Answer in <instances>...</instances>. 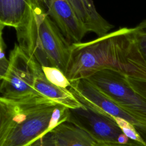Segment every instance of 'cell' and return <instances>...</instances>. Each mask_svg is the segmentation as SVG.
I'll use <instances>...</instances> for the list:
<instances>
[{"instance_id":"6da1fadb","label":"cell","mask_w":146,"mask_h":146,"mask_svg":"<svg viewBox=\"0 0 146 146\" xmlns=\"http://www.w3.org/2000/svg\"><path fill=\"white\" fill-rule=\"evenodd\" d=\"M146 80V63L136 41L133 28L123 27L87 42L72 43L66 73L72 82L102 68Z\"/></svg>"},{"instance_id":"7a4b0ae2","label":"cell","mask_w":146,"mask_h":146,"mask_svg":"<svg viewBox=\"0 0 146 146\" xmlns=\"http://www.w3.org/2000/svg\"><path fill=\"white\" fill-rule=\"evenodd\" d=\"M69 109L39 94L19 99L0 97V146H28L67 122Z\"/></svg>"},{"instance_id":"3957f363","label":"cell","mask_w":146,"mask_h":146,"mask_svg":"<svg viewBox=\"0 0 146 146\" xmlns=\"http://www.w3.org/2000/svg\"><path fill=\"white\" fill-rule=\"evenodd\" d=\"M19 46L41 67H55L66 75L71 43L47 13L32 3L23 23L15 29Z\"/></svg>"},{"instance_id":"277c9868","label":"cell","mask_w":146,"mask_h":146,"mask_svg":"<svg viewBox=\"0 0 146 146\" xmlns=\"http://www.w3.org/2000/svg\"><path fill=\"white\" fill-rule=\"evenodd\" d=\"M9 61L7 71L0 78L1 98L19 99L40 94L34 88V83L41 66L17 43L10 52Z\"/></svg>"},{"instance_id":"5b68a950","label":"cell","mask_w":146,"mask_h":146,"mask_svg":"<svg viewBox=\"0 0 146 146\" xmlns=\"http://www.w3.org/2000/svg\"><path fill=\"white\" fill-rule=\"evenodd\" d=\"M84 79L123 108L146 121V99L133 88L127 76L104 68Z\"/></svg>"},{"instance_id":"8992f818","label":"cell","mask_w":146,"mask_h":146,"mask_svg":"<svg viewBox=\"0 0 146 146\" xmlns=\"http://www.w3.org/2000/svg\"><path fill=\"white\" fill-rule=\"evenodd\" d=\"M83 104L82 107L69 109L67 122L86 132L96 143L128 144L137 142L124 134L113 117L88 104Z\"/></svg>"},{"instance_id":"52a82bcc","label":"cell","mask_w":146,"mask_h":146,"mask_svg":"<svg viewBox=\"0 0 146 146\" xmlns=\"http://www.w3.org/2000/svg\"><path fill=\"white\" fill-rule=\"evenodd\" d=\"M70 91L83 103L115 118L124 119L132 124L146 144V121L123 108L86 79L71 82Z\"/></svg>"},{"instance_id":"ba28073f","label":"cell","mask_w":146,"mask_h":146,"mask_svg":"<svg viewBox=\"0 0 146 146\" xmlns=\"http://www.w3.org/2000/svg\"><path fill=\"white\" fill-rule=\"evenodd\" d=\"M47 14L70 43H80L88 32L68 0H47Z\"/></svg>"},{"instance_id":"9c48e42d","label":"cell","mask_w":146,"mask_h":146,"mask_svg":"<svg viewBox=\"0 0 146 146\" xmlns=\"http://www.w3.org/2000/svg\"><path fill=\"white\" fill-rule=\"evenodd\" d=\"M34 88L42 95L68 109L78 108L83 106L70 89L58 87L50 82L44 76L42 69L36 77Z\"/></svg>"},{"instance_id":"30bf717a","label":"cell","mask_w":146,"mask_h":146,"mask_svg":"<svg viewBox=\"0 0 146 146\" xmlns=\"http://www.w3.org/2000/svg\"><path fill=\"white\" fill-rule=\"evenodd\" d=\"M32 0H0V25L17 29L30 10Z\"/></svg>"},{"instance_id":"8fae6325","label":"cell","mask_w":146,"mask_h":146,"mask_svg":"<svg viewBox=\"0 0 146 146\" xmlns=\"http://www.w3.org/2000/svg\"><path fill=\"white\" fill-rule=\"evenodd\" d=\"M51 131L58 146H94L88 134L70 123H62Z\"/></svg>"},{"instance_id":"7c38bea8","label":"cell","mask_w":146,"mask_h":146,"mask_svg":"<svg viewBox=\"0 0 146 146\" xmlns=\"http://www.w3.org/2000/svg\"><path fill=\"white\" fill-rule=\"evenodd\" d=\"M85 10L92 21L95 29V34L102 36L108 33L113 26L103 18L97 11L93 0H81Z\"/></svg>"},{"instance_id":"4fadbf2b","label":"cell","mask_w":146,"mask_h":146,"mask_svg":"<svg viewBox=\"0 0 146 146\" xmlns=\"http://www.w3.org/2000/svg\"><path fill=\"white\" fill-rule=\"evenodd\" d=\"M42 69L46 79L53 84L64 88H67L71 86V82L59 68L48 66L42 67Z\"/></svg>"},{"instance_id":"5bb4252c","label":"cell","mask_w":146,"mask_h":146,"mask_svg":"<svg viewBox=\"0 0 146 146\" xmlns=\"http://www.w3.org/2000/svg\"><path fill=\"white\" fill-rule=\"evenodd\" d=\"M133 31L140 53L146 63V19L133 28Z\"/></svg>"},{"instance_id":"9a60e30c","label":"cell","mask_w":146,"mask_h":146,"mask_svg":"<svg viewBox=\"0 0 146 146\" xmlns=\"http://www.w3.org/2000/svg\"><path fill=\"white\" fill-rule=\"evenodd\" d=\"M73 7L74 11L80 19L84 23L88 32L91 31L95 33V29L94 25L88 17L84 6L81 0H68Z\"/></svg>"},{"instance_id":"2e32d148","label":"cell","mask_w":146,"mask_h":146,"mask_svg":"<svg viewBox=\"0 0 146 146\" xmlns=\"http://www.w3.org/2000/svg\"><path fill=\"white\" fill-rule=\"evenodd\" d=\"M115 121L124 134L131 140L145 144L135 127L127 120L121 118H115Z\"/></svg>"},{"instance_id":"e0dca14e","label":"cell","mask_w":146,"mask_h":146,"mask_svg":"<svg viewBox=\"0 0 146 146\" xmlns=\"http://www.w3.org/2000/svg\"><path fill=\"white\" fill-rule=\"evenodd\" d=\"M3 26H1V41H0V78H2L7 71L10 61L5 55L6 44L2 37V30Z\"/></svg>"},{"instance_id":"ac0fdd59","label":"cell","mask_w":146,"mask_h":146,"mask_svg":"<svg viewBox=\"0 0 146 146\" xmlns=\"http://www.w3.org/2000/svg\"><path fill=\"white\" fill-rule=\"evenodd\" d=\"M28 146H58L54 134L50 131L36 139Z\"/></svg>"},{"instance_id":"d6986e66","label":"cell","mask_w":146,"mask_h":146,"mask_svg":"<svg viewBox=\"0 0 146 146\" xmlns=\"http://www.w3.org/2000/svg\"><path fill=\"white\" fill-rule=\"evenodd\" d=\"M127 77L133 88L146 99V80Z\"/></svg>"},{"instance_id":"ffe728a7","label":"cell","mask_w":146,"mask_h":146,"mask_svg":"<svg viewBox=\"0 0 146 146\" xmlns=\"http://www.w3.org/2000/svg\"><path fill=\"white\" fill-rule=\"evenodd\" d=\"M94 146H146V144L139 143L133 142L128 144H119V143H98L95 142Z\"/></svg>"},{"instance_id":"44dd1931","label":"cell","mask_w":146,"mask_h":146,"mask_svg":"<svg viewBox=\"0 0 146 146\" xmlns=\"http://www.w3.org/2000/svg\"><path fill=\"white\" fill-rule=\"evenodd\" d=\"M32 3L36 5L47 13V0H32Z\"/></svg>"}]
</instances>
